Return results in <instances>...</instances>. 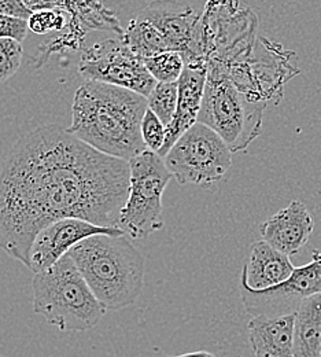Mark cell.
Segmentation results:
<instances>
[{
    "instance_id": "obj_1",
    "label": "cell",
    "mask_w": 321,
    "mask_h": 357,
    "mask_svg": "<svg viewBox=\"0 0 321 357\" xmlns=\"http://www.w3.org/2000/svg\"><path fill=\"white\" fill-rule=\"evenodd\" d=\"M130 191L128 161L106 155L56 124L11 149L0 174V249L29 268L38 234L62 219L117 227Z\"/></svg>"
},
{
    "instance_id": "obj_2",
    "label": "cell",
    "mask_w": 321,
    "mask_h": 357,
    "mask_svg": "<svg viewBox=\"0 0 321 357\" xmlns=\"http://www.w3.org/2000/svg\"><path fill=\"white\" fill-rule=\"evenodd\" d=\"M147 98L130 89L86 82L75 92L69 134L95 150L124 161L147 150L141 121Z\"/></svg>"
},
{
    "instance_id": "obj_3",
    "label": "cell",
    "mask_w": 321,
    "mask_h": 357,
    "mask_svg": "<svg viewBox=\"0 0 321 357\" xmlns=\"http://www.w3.org/2000/svg\"><path fill=\"white\" fill-rule=\"evenodd\" d=\"M69 255L106 311L136 303L144 283V259L127 235H93Z\"/></svg>"
},
{
    "instance_id": "obj_4",
    "label": "cell",
    "mask_w": 321,
    "mask_h": 357,
    "mask_svg": "<svg viewBox=\"0 0 321 357\" xmlns=\"http://www.w3.org/2000/svg\"><path fill=\"white\" fill-rule=\"evenodd\" d=\"M32 290L33 312L62 333L88 331L107 312L69 253L52 267L35 273Z\"/></svg>"
},
{
    "instance_id": "obj_5",
    "label": "cell",
    "mask_w": 321,
    "mask_h": 357,
    "mask_svg": "<svg viewBox=\"0 0 321 357\" xmlns=\"http://www.w3.org/2000/svg\"><path fill=\"white\" fill-rule=\"evenodd\" d=\"M267 106V103L256 100L237 89L226 75L208 70L198 123L219 135L232 153H239L246 150L263 132Z\"/></svg>"
},
{
    "instance_id": "obj_6",
    "label": "cell",
    "mask_w": 321,
    "mask_h": 357,
    "mask_svg": "<svg viewBox=\"0 0 321 357\" xmlns=\"http://www.w3.org/2000/svg\"><path fill=\"white\" fill-rule=\"evenodd\" d=\"M128 164L130 191L117 228L132 239H144L164 228L162 195L173 176L165 160L150 150L134 157Z\"/></svg>"
},
{
    "instance_id": "obj_7",
    "label": "cell",
    "mask_w": 321,
    "mask_h": 357,
    "mask_svg": "<svg viewBox=\"0 0 321 357\" xmlns=\"http://www.w3.org/2000/svg\"><path fill=\"white\" fill-rule=\"evenodd\" d=\"M164 160L179 184L210 185L230 171L232 151L213 130L196 123L180 136Z\"/></svg>"
},
{
    "instance_id": "obj_8",
    "label": "cell",
    "mask_w": 321,
    "mask_h": 357,
    "mask_svg": "<svg viewBox=\"0 0 321 357\" xmlns=\"http://www.w3.org/2000/svg\"><path fill=\"white\" fill-rule=\"evenodd\" d=\"M79 72L86 82L130 89L144 98L157 86L144 61L121 39H106L88 47L80 58Z\"/></svg>"
},
{
    "instance_id": "obj_9",
    "label": "cell",
    "mask_w": 321,
    "mask_h": 357,
    "mask_svg": "<svg viewBox=\"0 0 321 357\" xmlns=\"http://www.w3.org/2000/svg\"><path fill=\"white\" fill-rule=\"evenodd\" d=\"M321 294V252L313 250L311 263L295 268L283 283L265 290H251L240 283V297L246 312L257 316H285L297 312L301 304Z\"/></svg>"
},
{
    "instance_id": "obj_10",
    "label": "cell",
    "mask_w": 321,
    "mask_h": 357,
    "mask_svg": "<svg viewBox=\"0 0 321 357\" xmlns=\"http://www.w3.org/2000/svg\"><path fill=\"white\" fill-rule=\"evenodd\" d=\"M93 235H125L117 227H102L81 219H62L43 228L29 253V269L35 273L56 264L76 245Z\"/></svg>"
},
{
    "instance_id": "obj_11",
    "label": "cell",
    "mask_w": 321,
    "mask_h": 357,
    "mask_svg": "<svg viewBox=\"0 0 321 357\" xmlns=\"http://www.w3.org/2000/svg\"><path fill=\"white\" fill-rule=\"evenodd\" d=\"M165 39L171 51L184 54L194 40L201 14L178 0H154L139 13Z\"/></svg>"
},
{
    "instance_id": "obj_12",
    "label": "cell",
    "mask_w": 321,
    "mask_h": 357,
    "mask_svg": "<svg viewBox=\"0 0 321 357\" xmlns=\"http://www.w3.org/2000/svg\"><path fill=\"white\" fill-rule=\"evenodd\" d=\"M315 228V222L301 201H291L260 225L261 236L276 250L285 256L298 255L308 243Z\"/></svg>"
},
{
    "instance_id": "obj_13",
    "label": "cell",
    "mask_w": 321,
    "mask_h": 357,
    "mask_svg": "<svg viewBox=\"0 0 321 357\" xmlns=\"http://www.w3.org/2000/svg\"><path fill=\"white\" fill-rule=\"evenodd\" d=\"M206 80L208 69L189 65L184 66L183 75L179 79L178 109L172 123L166 127V142L159 153L162 158L169 153L180 136L198 123Z\"/></svg>"
},
{
    "instance_id": "obj_14",
    "label": "cell",
    "mask_w": 321,
    "mask_h": 357,
    "mask_svg": "<svg viewBox=\"0 0 321 357\" xmlns=\"http://www.w3.org/2000/svg\"><path fill=\"white\" fill-rule=\"evenodd\" d=\"M294 269L288 256L263 239L253 243L250 256L242 269L240 283L251 290L271 289L288 279Z\"/></svg>"
},
{
    "instance_id": "obj_15",
    "label": "cell",
    "mask_w": 321,
    "mask_h": 357,
    "mask_svg": "<svg viewBox=\"0 0 321 357\" xmlns=\"http://www.w3.org/2000/svg\"><path fill=\"white\" fill-rule=\"evenodd\" d=\"M295 313L285 316H257L249 324V341L256 357H295Z\"/></svg>"
},
{
    "instance_id": "obj_16",
    "label": "cell",
    "mask_w": 321,
    "mask_h": 357,
    "mask_svg": "<svg viewBox=\"0 0 321 357\" xmlns=\"http://www.w3.org/2000/svg\"><path fill=\"white\" fill-rule=\"evenodd\" d=\"M295 357H321V294L306 298L295 312Z\"/></svg>"
},
{
    "instance_id": "obj_17",
    "label": "cell",
    "mask_w": 321,
    "mask_h": 357,
    "mask_svg": "<svg viewBox=\"0 0 321 357\" xmlns=\"http://www.w3.org/2000/svg\"><path fill=\"white\" fill-rule=\"evenodd\" d=\"M120 39L143 61L161 52L171 51L164 36L150 22L140 17L131 20L127 31L121 33Z\"/></svg>"
},
{
    "instance_id": "obj_18",
    "label": "cell",
    "mask_w": 321,
    "mask_h": 357,
    "mask_svg": "<svg viewBox=\"0 0 321 357\" xmlns=\"http://www.w3.org/2000/svg\"><path fill=\"white\" fill-rule=\"evenodd\" d=\"M144 65L157 83H176L183 75L184 58L178 51H165L144 59Z\"/></svg>"
},
{
    "instance_id": "obj_19",
    "label": "cell",
    "mask_w": 321,
    "mask_h": 357,
    "mask_svg": "<svg viewBox=\"0 0 321 357\" xmlns=\"http://www.w3.org/2000/svg\"><path fill=\"white\" fill-rule=\"evenodd\" d=\"M179 99V82L176 83H157L147 98L148 109L168 127L176 113Z\"/></svg>"
},
{
    "instance_id": "obj_20",
    "label": "cell",
    "mask_w": 321,
    "mask_h": 357,
    "mask_svg": "<svg viewBox=\"0 0 321 357\" xmlns=\"http://www.w3.org/2000/svg\"><path fill=\"white\" fill-rule=\"evenodd\" d=\"M22 43L14 39H0V83L13 77L22 62Z\"/></svg>"
},
{
    "instance_id": "obj_21",
    "label": "cell",
    "mask_w": 321,
    "mask_h": 357,
    "mask_svg": "<svg viewBox=\"0 0 321 357\" xmlns=\"http://www.w3.org/2000/svg\"><path fill=\"white\" fill-rule=\"evenodd\" d=\"M141 136L147 150L157 154L161 153L166 142V127L150 109H147L141 121Z\"/></svg>"
},
{
    "instance_id": "obj_22",
    "label": "cell",
    "mask_w": 321,
    "mask_h": 357,
    "mask_svg": "<svg viewBox=\"0 0 321 357\" xmlns=\"http://www.w3.org/2000/svg\"><path fill=\"white\" fill-rule=\"evenodd\" d=\"M66 24V14L61 10L47 8L38 10L28 18L29 31L36 35H46L54 31H61Z\"/></svg>"
},
{
    "instance_id": "obj_23",
    "label": "cell",
    "mask_w": 321,
    "mask_h": 357,
    "mask_svg": "<svg viewBox=\"0 0 321 357\" xmlns=\"http://www.w3.org/2000/svg\"><path fill=\"white\" fill-rule=\"evenodd\" d=\"M33 11L29 10L21 0H0V14H8L28 20Z\"/></svg>"
},
{
    "instance_id": "obj_24",
    "label": "cell",
    "mask_w": 321,
    "mask_h": 357,
    "mask_svg": "<svg viewBox=\"0 0 321 357\" xmlns=\"http://www.w3.org/2000/svg\"><path fill=\"white\" fill-rule=\"evenodd\" d=\"M178 357H216L210 352L206 351H199V352H192V354H185V355H180Z\"/></svg>"
},
{
    "instance_id": "obj_25",
    "label": "cell",
    "mask_w": 321,
    "mask_h": 357,
    "mask_svg": "<svg viewBox=\"0 0 321 357\" xmlns=\"http://www.w3.org/2000/svg\"><path fill=\"white\" fill-rule=\"evenodd\" d=\"M0 357H4V356H0Z\"/></svg>"
},
{
    "instance_id": "obj_26",
    "label": "cell",
    "mask_w": 321,
    "mask_h": 357,
    "mask_svg": "<svg viewBox=\"0 0 321 357\" xmlns=\"http://www.w3.org/2000/svg\"><path fill=\"white\" fill-rule=\"evenodd\" d=\"M169 357H171V356H169Z\"/></svg>"
}]
</instances>
